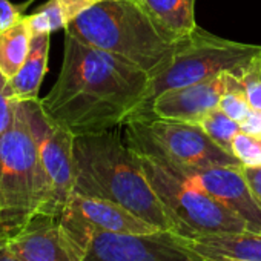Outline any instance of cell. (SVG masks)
Here are the masks:
<instances>
[{
	"label": "cell",
	"instance_id": "6da1fadb",
	"mask_svg": "<svg viewBox=\"0 0 261 261\" xmlns=\"http://www.w3.org/2000/svg\"><path fill=\"white\" fill-rule=\"evenodd\" d=\"M149 74L65 31L63 62L45 112L77 137L124 124L145 100Z\"/></svg>",
	"mask_w": 261,
	"mask_h": 261
},
{
	"label": "cell",
	"instance_id": "7a4b0ae2",
	"mask_svg": "<svg viewBox=\"0 0 261 261\" xmlns=\"http://www.w3.org/2000/svg\"><path fill=\"white\" fill-rule=\"evenodd\" d=\"M74 165L75 194L118 203L159 229L174 232L172 221L151 188L139 155L123 143L117 127L77 136Z\"/></svg>",
	"mask_w": 261,
	"mask_h": 261
},
{
	"label": "cell",
	"instance_id": "3957f363",
	"mask_svg": "<svg viewBox=\"0 0 261 261\" xmlns=\"http://www.w3.org/2000/svg\"><path fill=\"white\" fill-rule=\"evenodd\" d=\"M152 75L168 63L178 43L168 42L136 0H101L65 30Z\"/></svg>",
	"mask_w": 261,
	"mask_h": 261
},
{
	"label": "cell",
	"instance_id": "277c9868",
	"mask_svg": "<svg viewBox=\"0 0 261 261\" xmlns=\"http://www.w3.org/2000/svg\"><path fill=\"white\" fill-rule=\"evenodd\" d=\"M49 188L22 101L0 140V238H10L36 215L45 214Z\"/></svg>",
	"mask_w": 261,
	"mask_h": 261
},
{
	"label": "cell",
	"instance_id": "5b68a950",
	"mask_svg": "<svg viewBox=\"0 0 261 261\" xmlns=\"http://www.w3.org/2000/svg\"><path fill=\"white\" fill-rule=\"evenodd\" d=\"M259 53L261 45L223 39L198 27L189 39L177 45L168 63L149 75L145 100L127 121L146 120L152 101L165 91L200 83L224 72L241 77Z\"/></svg>",
	"mask_w": 261,
	"mask_h": 261
},
{
	"label": "cell",
	"instance_id": "8992f818",
	"mask_svg": "<svg viewBox=\"0 0 261 261\" xmlns=\"http://www.w3.org/2000/svg\"><path fill=\"white\" fill-rule=\"evenodd\" d=\"M137 155L151 188L172 221L174 232L180 237L194 238L203 233L249 229L240 217L162 162L148 155Z\"/></svg>",
	"mask_w": 261,
	"mask_h": 261
},
{
	"label": "cell",
	"instance_id": "52a82bcc",
	"mask_svg": "<svg viewBox=\"0 0 261 261\" xmlns=\"http://www.w3.org/2000/svg\"><path fill=\"white\" fill-rule=\"evenodd\" d=\"M124 126L126 145L137 154L172 165L241 166L195 123L154 118L130 120Z\"/></svg>",
	"mask_w": 261,
	"mask_h": 261
},
{
	"label": "cell",
	"instance_id": "ba28073f",
	"mask_svg": "<svg viewBox=\"0 0 261 261\" xmlns=\"http://www.w3.org/2000/svg\"><path fill=\"white\" fill-rule=\"evenodd\" d=\"M22 105L49 188V201L43 215L60 217L74 194L75 136L45 112L40 98L22 101Z\"/></svg>",
	"mask_w": 261,
	"mask_h": 261
},
{
	"label": "cell",
	"instance_id": "9c48e42d",
	"mask_svg": "<svg viewBox=\"0 0 261 261\" xmlns=\"http://www.w3.org/2000/svg\"><path fill=\"white\" fill-rule=\"evenodd\" d=\"M82 261H204L172 230L149 233L94 232Z\"/></svg>",
	"mask_w": 261,
	"mask_h": 261
},
{
	"label": "cell",
	"instance_id": "30bf717a",
	"mask_svg": "<svg viewBox=\"0 0 261 261\" xmlns=\"http://www.w3.org/2000/svg\"><path fill=\"white\" fill-rule=\"evenodd\" d=\"M59 218L69 235L83 249V253L94 232L149 233L162 230L118 203L75 192L71 195Z\"/></svg>",
	"mask_w": 261,
	"mask_h": 261
},
{
	"label": "cell",
	"instance_id": "8fae6325",
	"mask_svg": "<svg viewBox=\"0 0 261 261\" xmlns=\"http://www.w3.org/2000/svg\"><path fill=\"white\" fill-rule=\"evenodd\" d=\"M162 163L203 189L206 194L240 217L249 226V229H261V206L255 200L247 185V180L243 174V166H189L172 165L166 162Z\"/></svg>",
	"mask_w": 261,
	"mask_h": 261
},
{
	"label": "cell",
	"instance_id": "7c38bea8",
	"mask_svg": "<svg viewBox=\"0 0 261 261\" xmlns=\"http://www.w3.org/2000/svg\"><path fill=\"white\" fill-rule=\"evenodd\" d=\"M7 246L19 261H82L83 249L65 229L59 217L36 215Z\"/></svg>",
	"mask_w": 261,
	"mask_h": 261
},
{
	"label": "cell",
	"instance_id": "4fadbf2b",
	"mask_svg": "<svg viewBox=\"0 0 261 261\" xmlns=\"http://www.w3.org/2000/svg\"><path fill=\"white\" fill-rule=\"evenodd\" d=\"M229 83L230 72H224L200 83L165 91L152 101L146 120L165 118L197 124L201 117L218 108Z\"/></svg>",
	"mask_w": 261,
	"mask_h": 261
},
{
	"label": "cell",
	"instance_id": "5bb4252c",
	"mask_svg": "<svg viewBox=\"0 0 261 261\" xmlns=\"http://www.w3.org/2000/svg\"><path fill=\"white\" fill-rule=\"evenodd\" d=\"M185 241L204 261H261V229L203 233Z\"/></svg>",
	"mask_w": 261,
	"mask_h": 261
},
{
	"label": "cell",
	"instance_id": "9a60e30c",
	"mask_svg": "<svg viewBox=\"0 0 261 261\" xmlns=\"http://www.w3.org/2000/svg\"><path fill=\"white\" fill-rule=\"evenodd\" d=\"M159 33L171 43L189 39L198 28L195 0H136Z\"/></svg>",
	"mask_w": 261,
	"mask_h": 261
},
{
	"label": "cell",
	"instance_id": "2e32d148",
	"mask_svg": "<svg viewBox=\"0 0 261 261\" xmlns=\"http://www.w3.org/2000/svg\"><path fill=\"white\" fill-rule=\"evenodd\" d=\"M51 34H33L28 57L19 72L8 80V94L16 101H30L39 98V91L48 69Z\"/></svg>",
	"mask_w": 261,
	"mask_h": 261
},
{
	"label": "cell",
	"instance_id": "e0dca14e",
	"mask_svg": "<svg viewBox=\"0 0 261 261\" xmlns=\"http://www.w3.org/2000/svg\"><path fill=\"white\" fill-rule=\"evenodd\" d=\"M98 2L101 0H48L33 14L25 16V22L31 34H53L59 30H66L75 17Z\"/></svg>",
	"mask_w": 261,
	"mask_h": 261
},
{
	"label": "cell",
	"instance_id": "ac0fdd59",
	"mask_svg": "<svg viewBox=\"0 0 261 261\" xmlns=\"http://www.w3.org/2000/svg\"><path fill=\"white\" fill-rule=\"evenodd\" d=\"M31 37L33 34L25 17L17 25L0 33V72L8 80L13 79L25 63L31 46Z\"/></svg>",
	"mask_w": 261,
	"mask_h": 261
},
{
	"label": "cell",
	"instance_id": "d6986e66",
	"mask_svg": "<svg viewBox=\"0 0 261 261\" xmlns=\"http://www.w3.org/2000/svg\"><path fill=\"white\" fill-rule=\"evenodd\" d=\"M197 124L204 130L214 143H217L227 152H230L233 137L241 130L240 123L227 117L220 108H215L211 112H207L204 117H201V120Z\"/></svg>",
	"mask_w": 261,
	"mask_h": 261
},
{
	"label": "cell",
	"instance_id": "ffe728a7",
	"mask_svg": "<svg viewBox=\"0 0 261 261\" xmlns=\"http://www.w3.org/2000/svg\"><path fill=\"white\" fill-rule=\"evenodd\" d=\"M218 108L227 117H230L232 120H235L238 123H241L250 112L252 108L244 94L241 80L235 74H230V83H229L227 89L224 91V94L221 95Z\"/></svg>",
	"mask_w": 261,
	"mask_h": 261
},
{
	"label": "cell",
	"instance_id": "44dd1931",
	"mask_svg": "<svg viewBox=\"0 0 261 261\" xmlns=\"http://www.w3.org/2000/svg\"><path fill=\"white\" fill-rule=\"evenodd\" d=\"M230 154L243 168H261V139L240 130L232 140Z\"/></svg>",
	"mask_w": 261,
	"mask_h": 261
},
{
	"label": "cell",
	"instance_id": "7402d4cb",
	"mask_svg": "<svg viewBox=\"0 0 261 261\" xmlns=\"http://www.w3.org/2000/svg\"><path fill=\"white\" fill-rule=\"evenodd\" d=\"M8 79L0 72V140L11 129L16 120L17 101L8 94Z\"/></svg>",
	"mask_w": 261,
	"mask_h": 261
},
{
	"label": "cell",
	"instance_id": "603a6c76",
	"mask_svg": "<svg viewBox=\"0 0 261 261\" xmlns=\"http://www.w3.org/2000/svg\"><path fill=\"white\" fill-rule=\"evenodd\" d=\"M28 5L30 2L20 7V5H14L10 0H0V33L17 25L25 17L23 11Z\"/></svg>",
	"mask_w": 261,
	"mask_h": 261
},
{
	"label": "cell",
	"instance_id": "cb8c5ba5",
	"mask_svg": "<svg viewBox=\"0 0 261 261\" xmlns=\"http://www.w3.org/2000/svg\"><path fill=\"white\" fill-rule=\"evenodd\" d=\"M240 127L243 133L261 139V111L250 109L247 117L240 123Z\"/></svg>",
	"mask_w": 261,
	"mask_h": 261
},
{
	"label": "cell",
	"instance_id": "d4e9b609",
	"mask_svg": "<svg viewBox=\"0 0 261 261\" xmlns=\"http://www.w3.org/2000/svg\"><path fill=\"white\" fill-rule=\"evenodd\" d=\"M243 174L255 200L261 206V168H243Z\"/></svg>",
	"mask_w": 261,
	"mask_h": 261
},
{
	"label": "cell",
	"instance_id": "484cf974",
	"mask_svg": "<svg viewBox=\"0 0 261 261\" xmlns=\"http://www.w3.org/2000/svg\"><path fill=\"white\" fill-rule=\"evenodd\" d=\"M0 261H19L8 249L5 238H0Z\"/></svg>",
	"mask_w": 261,
	"mask_h": 261
}]
</instances>
